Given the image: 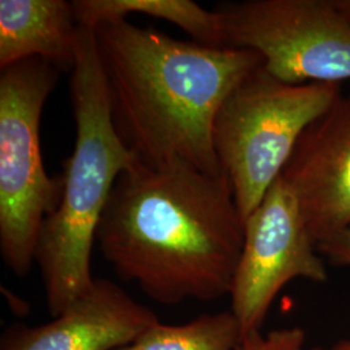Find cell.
Segmentation results:
<instances>
[{
  "label": "cell",
  "instance_id": "1",
  "mask_svg": "<svg viewBox=\"0 0 350 350\" xmlns=\"http://www.w3.org/2000/svg\"><path fill=\"white\" fill-rule=\"evenodd\" d=\"M105 260L163 305L230 295L244 221L228 178L173 160L118 176L96 231Z\"/></svg>",
  "mask_w": 350,
  "mask_h": 350
},
{
  "label": "cell",
  "instance_id": "2",
  "mask_svg": "<svg viewBox=\"0 0 350 350\" xmlns=\"http://www.w3.org/2000/svg\"><path fill=\"white\" fill-rule=\"evenodd\" d=\"M113 125L139 161L179 160L219 174L213 122L227 95L262 66L254 51L185 42L127 20L94 30Z\"/></svg>",
  "mask_w": 350,
  "mask_h": 350
},
{
  "label": "cell",
  "instance_id": "3",
  "mask_svg": "<svg viewBox=\"0 0 350 350\" xmlns=\"http://www.w3.org/2000/svg\"><path fill=\"white\" fill-rule=\"evenodd\" d=\"M70 99L75 148L64 161V192L40 230L36 250L49 313L55 318L92 287L91 254L101 215L118 179L138 159L113 125L92 30L82 27Z\"/></svg>",
  "mask_w": 350,
  "mask_h": 350
},
{
  "label": "cell",
  "instance_id": "4",
  "mask_svg": "<svg viewBox=\"0 0 350 350\" xmlns=\"http://www.w3.org/2000/svg\"><path fill=\"white\" fill-rule=\"evenodd\" d=\"M342 96L341 83H286L263 66L221 104L213 147L243 221L282 175L302 134Z\"/></svg>",
  "mask_w": 350,
  "mask_h": 350
},
{
  "label": "cell",
  "instance_id": "5",
  "mask_svg": "<svg viewBox=\"0 0 350 350\" xmlns=\"http://www.w3.org/2000/svg\"><path fill=\"white\" fill-rule=\"evenodd\" d=\"M60 73L43 59L0 73V252L17 276L36 262L43 222L63 198V174H47L40 150L42 112Z\"/></svg>",
  "mask_w": 350,
  "mask_h": 350
},
{
  "label": "cell",
  "instance_id": "6",
  "mask_svg": "<svg viewBox=\"0 0 350 350\" xmlns=\"http://www.w3.org/2000/svg\"><path fill=\"white\" fill-rule=\"evenodd\" d=\"M226 46L254 51L292 83L350 81V20L335 0H245L215 8Z\"/></svg>",
  "mask_w": 350,
  "mask_h": 350
},
{
  "label": "cell",
  "instance_id": "7",
  "mask_svg": "<svg viewBox=\"0 0 350 350\" xmlns=\"http://www.w3.org/2000/svg\"><path fill=\"white\" fill-rule=\"evenodd\" d=\"M325 283V261L282 176L244 221V244L230 291L243 338L261 332L280 289L293 279Z\"/></svg>",
  "mask_w": 350,
  "mask_h": 350
},
{
  "label": "cell",
  "instance_id": "8",
  "mask_svg": "<svg viewBox=\"0 0 350 350\" xmlns=\"http://www.w3.org/2000/svg\"><path fill=\"white\" fill-rule=\"evenodd\" d=\"M280 176L315 245L350 227V95L306 129Z\"/></svg>",
  "mask_w": 350,
  "mask_h": 350
},
{
  "label": "cell",
  "instance_id": "9",
  "mask_svg": "<svg viewBox=\"0 0 350 350\" xmlns=\"http://www.w3.org/2000/svg\"><path fill=\"white\" fill-rule=\"evenodd\" d=\"M157 315L107 279H95L85 295L51 322L13 325L0 350H116L134 342Z\"/></svg>",
  "mask_w": 350,
  "mask_h": 350
},
{
  "label": "cell",
  "instance_id": "10",
  "mask_svg": "<svg viewBox=\"0 0 350 350\" xmlns=\"http://www.w3.org/2000/svg\"><path fill=\"white\" fill-rule=\"evenodd\" d=\"M81 26L72 1L1 0L0 69L43 59L60 72L75 68Z\"/></svg>",
  "mask_w": 350,
  "mask_h": 350
},
{
  "label": "cell",
  "instance_id": "11",
  "mask_svg": "<svg viewBox=\"0 0 350 350\" xmlns=\"http://www.w3.org/2000/svg\"><path fill=\"white\" fill-rule=\"evenodd\" d=\"M72 3L78 25L90 30L139 13L174 24L196 43L212 47L226 46L218 13L191 0H75Z\"/></svg>",
  "mask_w": 350,
  "mask_h": 350
},
{
  "label": "cell",
  "instance_id": "12",
  "mask_svg": "<svg viewBox=\"0 0 350 350\" xmlns=\"http://www.w3.org/2000/svg\"><path fill=\"white\" fill-rule=\"evenodd\" d=\"M241 327L232 312L204 314L185 325L157 323L116 350H238Z\"/></svg>",
  "mask_w": 350,
  "mask_h": 350
},
{
  "label": "cell",
  "instance_id": "13",
  "mask_svg": "<svg viewBox=\"0 0 350 350\" xmlns=\"http://www.w3.org/2000/svg\"><path fill=\"white\" fill-rule=\"evenodd\" d=\"M305 332L300 327L280 328L262 335L254 332L241 340L238 350H304Z\"/></svg>",
  "mask_w": 350,
  "mask_h": 350
},
{
  "label": "cell",
  "instance_id": "14",
  "mask_svg": "<svg viewBox=\"0 0 350 350\" xmlns=\"http://www.w3.org/2000/svg\"><path fill=\"white\" fill-rule=\"evenodd\" d=\"M317 250L327 256L331 262L350 267V227L318 243Z\"/></svg>",
  "mask_w": 350,
  "mask_h": 350
},
{
  "label": "cell",
  "instance_id": "15",
  "mask_svg": "<svg viewBox=\"0 0 350 350\" xmlns=\"http://www.w3.org/2000/svg\"><path fill=\"white\" fill-rule=\"evenodd\" d=\"M338 8L345 13V16L350 20V0H335Z\"/></svg>",
  "mask_w": 350,
  "mask_h": 350
},
{
  "label": "cell",
  "instance_id": "16",
  "mask_svg": "<svg viewBox=\"0 0 350 350\" xmlns=\"http://www.w3.org/2000/svg\"><path fill=\"white\" fill-rule=\"evenodd\" d=\"M331 350H350V338L338 341V344H335Z\"/></svg>",
  "mask_w": 350,
  "mask_h": 350
},
{
  "label": "cell",
  "instance_id": "17",
  "mask_svg": "<svg viewBox=\"0 0 350 350\" xmlns=\"http://www.w3.org/2000/svg\"><path fill=\"white\" fill-rule=\"evenodd\" d=\"M310 350H325V349H322V348H313V349H310Z\"/></svg>",
  "mask_w": 350,
  "mask_h": 350
}]
</instances>
